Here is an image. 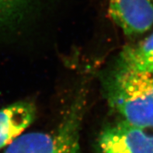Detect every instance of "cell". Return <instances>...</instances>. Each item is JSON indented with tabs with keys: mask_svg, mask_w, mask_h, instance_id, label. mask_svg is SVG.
Listing matches in <instances>:
<instances>
[{
	"mask_svg": "<svg viewBox=\"0 0 153 153\" xmlns=\"http://www.w3.org/2000/svg\"><path fill=\"white\" fill-rule=\"evenodd\" d=\"M107 97L123 122L153 128V73L118 66L110 79Z\"/></svg>",
	"mask_w": 153,
	"mask_h": 153,
	"instance_id": "obj_1",
	"label": "cell"
},
{
	"mask_svg": "<svg viewBox=\"0 0 153 153\" xmlns=\"http://www.w3.org/2000/svg\"><path fill=\"white\" fill-rule=\"evenodd\" d=\"M82 103L79 100L58 129L19 135L4 153H79V126Z\"/></svg>",
	"mask_w": 153,
	"mask_h": 153,
	"instance_id": "obj_2",
	"label": "cell"
},
{
	"mask_svg": "<svg viewBox=\"0 0 153 153\" xmlns=\"http://www.w3.org/2000/svg\"><path fill=\"white\" fill-rule=\"evenodd\" d=\"M99 153H153V128L121 121L106 128L98 141Z\"/></svg>",
	"mask_w": 153,
	"mask_h": 153,
	"instance_id": "obj_3",
	"label": "cell"
},
{
	"mask_svg": "<svg viewBox=\"0 0 153 153\" xmlns=\"http://www.w3.org/2000/svg\"><path fill=\"white\" fill-rule=\"evenodd\" d=\"M109 15L127 35L144 33L153 25V0H107Z\"/></svg>",
	"mask_w": 153,
	"mask_h": 153,
	"instance_id": "obj_4",
	"label": "cell"
},
{
	"mask_svg": "<svg viewBox=\"0 0 153 153\" xmlns=\"http://www.w3.org/2000/svg\"><path fill=\"white\" fill-rule=\"evenodd\" d=\"M119 66L153 73V32L137 45L124 48Z\"/></svg>",
	"mask_w": 153,
	"mask_h": 153,
	"instance_id": "obj_5",
	"label": "cell"
},
{
	"mask_svg": "<svg viewBox=\"0 0 153 153\" xmlns=\"http://www.w3.org/2000/svg\"><path fill=\"white\" fill-rule=\"evenodd\" d=\"M31 0H0V23L11 21L19 16Z\"/></svg>",
	"mask_w": 153,
	"mask_h": 153,
	"instance_id": "obj_6",
	"label": "cell"
}]
</instances>
